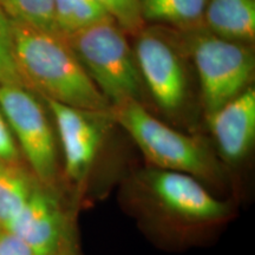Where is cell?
Instances as JSON below:
<instances>
[{
    "instance_id": "1",
    "label": "cell",
    "mask_w": 255,
    "mask_h": 255,
    "mask_svg": "<svg viewBox=\"0 0 255 255\" xmlns=\"http://www.w3.org/2000/svg\"><path fill=\"white\" fill-rule=\"evenodd\" d=\"M120 202L146 235L167 246L202 240L225 226L234 210L195 177L151 165L124 181Z\"/></svg>"
},
{
    "instance_id": "2",
    "label": "cell",
    "mask_w": 255,
    "mask_h": 255,
    "mask_svg": "<svg viewBox=\"0 0 255 255\" xmlns=\"http://www.w3.org/2000/svg\"><path fill=\"white\" fill-rule=\"evenodd\" d=\"M13 23L14 56L24 84L45 100L107 114L110 103L83 68L65 38Z\"/></svg>"
},
{
    "instance_id": "3",
    "label": "cell",
    "mask_w": 255,
    "mask_h": 255,
    "mask_svg": "<svg viewBox=\"0 0 255 255\" xmlns=\"http://www.w3.org/2000/svg\"><path fill=\"white\" fill-rule=\"evenodd\" d=\"M109 116L129 133L148 165L190 175L206 187L219 188L226 183L221 164L205 143L156 119L142 102L126 100L115 103Z\"/></svg>"
},
{
    "instance_id": "4",
    "label": "cell",
    "mask_w": 255,
    "mask_h": 255,
    "mask_svg": "<svg viewBox=\"0 0 255 255\" xmlns=\"http://www.w3.org/2000/svg\"><path fill=\"white\" fill-rule=\"evenodd\" d=\"M76 57L110 105L141 102L142 78L127 32L107 18L64 36Z\"/></svg>"
},
{
    "instance_id": "5",
    "label": "cell",
    "mask_w": 255,
    "mask_h": 255,
    "mask_svg": "<svg viewBox=\"0 0 255 255\" xmlns=\"http://www.w3.org/2000/svg\"><path fill=\"white\" fill-rule=\"evenodd\" d=\"M0 109L31 173L39 182L58 191L62 167L56 132L37 96L23 84L0 85Z\"/></svg>"
},
{
    "instance_id": "6",
    "label": "cell",
    "mask_w": 255,
    "mask_h": 255,
    "mask_svg": "<svg viewBox=\"0 0 255 255\" xmlns=\"http://www.w3.org/2000/svg\"><path fill=\"white\" fill-rule=\"evenodd\" d=\"M190 56L199 76L205 114H212L251 85L255 59L247 44L208 31L190 32Z\"/></svg>"
},
{
    "instance_id": "7",
    "label": "cell",
    "mask_w": 255,
    "mask_h": 255,
    "mask_svg": "<svg viewBox=\"0 0 255 255\" xmlns=\"http://www.w3.org/2000/svg\"><path fill=\"white\" fill-rule=\"evenodd\" d=\"M55 122L63 154V182L73 193V203L79 207L94 163L103 143L109 113H94L45 100Z\"/></svg>"
},
{
    "instance_id": "8",
    "label": "cell",
    "mask_w": 255,
    "mask_h": 255,
    "mask_svg": "<svg viewBox=\"0 0 255 255\" xmlns=\"http://www.w3.org/2000/svg\"><path fill=\"white\" fill-rule=\"evenodd\" d=\"M133 45L142 82L161 109L175 113L187 97V76L175 47L156 31L143 30L136 34Z\"/></svg>"
},
{
    "instance_id": "9",
    "label": "cell",
    "mask_w": 255,
    "mask_h": 255,
    "mask_svg": "<svg viewBox=\"0 0 255 255\" xmlns=\"http://www.w3.org/2000/svg\"><path fill=\"white\" fill-rule=\"evenodd\" d=\"M78 208L65 209L58 191L38 182L17 215L1 229L20 239L37 255H57L70 219Z\"/></svg>"
},
{
    "instance_id": "10",
    "label": "cell",
    "mask_w": 255,
    "mask_h": 255,
    "mask_svg": "<svg viewBox=\"0 0 255 255\" xmlns=\"http://www.w3.org/2000/svg\"><path fill=\"white\" fill-rule=\"evenodd\" d=\"M207 126L219 154L228 164H239L248 157L255 142V89L246 90L206 115Z\"/></svg>"
},
{
    "instance_id": "11",
    "label": "cell",
    "mask_w": 255,
    "mask_h": 255,
    "mask_svg": "<svg viewBox=\"0 0 255 255\" xmlns=\"http://www.w3.org/2000/svg\"><path fill=\"white\" fill-rule=\"evenodd\" d=\"M203 28L218 37L250 45L255 39V0H208Z\"/></svg>"
},
{
    "instance_id": "12",
    "label": "cell",
    "mask_w": 255,
    "mask_h": 255,
    "mask_svg": "<svg viewBox=\"0 0 255 255\" xmlns=\"http://www.w3.org/2000/svg\"><path fill=\"white\" fill-rule=\"evenodd\" d=\"M208 0H138L139 11L146 24L157 23L184 32L202 30Z\"/></svg>"
},
{
    "instance_id": "13",
    "label": "cell",
    "mask_w": 255,
    "mask_h": 255,
    "mask_svg": "<svg viewBox=\"0 0 255 255\" xmlns=\"http://www.w3.org/2000/svg\"><path fill=\"white\" fill-rule=\"evenodd\" d=\"M38 182L19 161L0 158V228L17 215Z\"/></svg>"
},
{
    "instance_id": "14",
    "label": "cell",
    "mask_w": 255,
    "mask_h": 255,
    "mask_svg": "<svg viewBox=\"0 0 255 255\" xmlns=\"http://www.w3.org/2000/svg\"><path fill=\"white\" fill-rule=\"evenodd\" d=\"M60 36H66L103 19L111 18L95 0H53Z\"/></svg>"
},
{
    "instance_id": "15",
    "label": "cell",
    "mask_w": 255,
    "mask_h": 255,
    "mask_svg": "<svg viewBox=\"0 0 255 255\" xmlns=\"http://www.w3.org/2000/svg\"><path fill=\"white\" fill-rule=\"evenodd\" d=\"M12 20L59 34L53 0H0Z\"/></svg>"
},
{
    "instance_id": "16",
    "label": "cell",
    "mask_w": 255,
    "mask_h": 255,
    "mask_svg": "<svg viewBox=\"0 0 255 255\" xmlns=\"http://www.w3.org/2000/svg\"><path fill=\"white\" fill-rule=\"evenodd\" d=\"M11 83L25 85L14 56L13 23L0 6V85Z\"/></svg>"
},
{
    "instance_id": "17",
    "label": "cell",
    "mask_w": 255,
    "mask_h": 255,
    "mask_svg": "<svg viewBox=\"0 0 255 255\" xmlns=\"http://www.w3.org/2000/svg\"><path fill=\"white\" fill-rule=\"evenodd\" d=\"M127 33L136 36L145 28L138 0H95Z\"/></svg>"
},
{
    "instance_id": "18",
    "label": "cell",
    "mask_w": 255,
    "mask_h": 255,
    "mask_svg": "<svg viewBox=\"0 0 255 255\" xmlns=\"http://www.w3.org/2000/svg\"><path fill=\"white\" fill-rule=\"evenodd\" d=\"M20 150L15 142L7 121L0 109V158L7 161H19Z\"/></svg>"
},
{
    "instance_id": "19",
    "label": "cell",
    "mask_w": 255,
    "mask_h": 255,
    "mask_svg": "<svg viewBox=\"0 0 255 255\" xmlns=\"http://www.w3.org/2000/svg\"><path fill=\"white\" fill-rule=\"evenodd\" d=\"M0 255H37L15 235L0 228Z\"/></svg>"
},
{
    "instance_id": "20",
    "label": "cell",
    "mask_w": 255,
    "mask_h": 255,
    "mask_svg": "<svg viewBox=\"0 0 255 255\" xmlns=\"http://www.w3.org/2000/svg\"><path fill=\"white\" fill-rule=\"evenodd\" d=\"M78 212L73 213V215L70 219L68 223V227L64 233V237L60 244L58 254L57 255H81L79 253V246H78V238H77V223H76V219H77Z\"/></svg>"
}]
</instances>
